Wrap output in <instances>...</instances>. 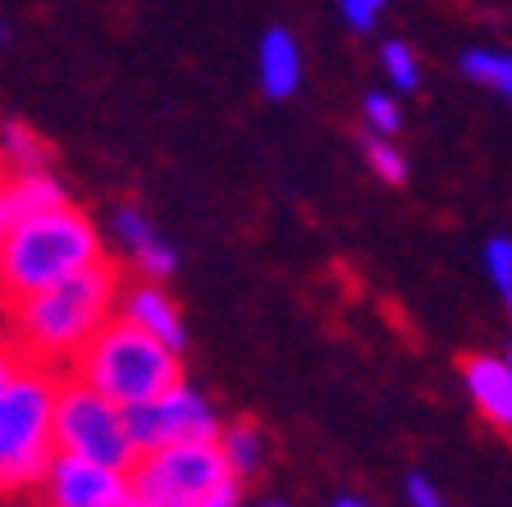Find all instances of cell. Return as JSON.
Segmentation results:
<instances>
[{"label":"cell","instance_id":"6da1fadb","mask_svg":"<svg viewBox=\"0 0 512 507\" xmlns=\"http://www.w3.org/2000/svg\"><path fill=\"white\" fill-rule=\"evenodd\" d=\"M119 288L124 284H119V270L110 261H96L78 275H64L55 284L0 307V316L10 320L5 338L23 352V361H42V366L60 370L87 348V338L96 329L115 320Z\"/></svg>","mask_w":512,"mask_h":507},{"label":"cell","instance_id":"7a4b0ae2","mask_svg":"<svg viewBox=\"0 0 512 507\" xmlns=\"http://www.w3.org/2000/svg\"><path fill=\"white\" fill-rule=\"evenodd\" d=\"M96 261H106V247L96 224L78 206H55V211L14 220L0 233V307L64 275H78Z\"/></svg>","mask_w":512,"mask_h":507},{"label":"cell","instance_id":"3957f363","mask_svg":"<svg viewBox=\"0 0 512 507\" xmlns=\"http://www.w3.org/2000/svg\"><path fill=\"white\" fill-rule=\"evenodd\" d=\"M55 393L60 370L23 361L0 393V498H32L55 457Z\"/></svg>","mask_w":512,"mask_h":507},{"label":"cell","instance_id":"277c9868","mask_svg":"<svg viewBox=\"0 0 512 507\" xmlns=\"http://www.w3.org/2000/svg\"><path fill=\"white\" fill-rule=\"evenodd\" d=\"M179 357L183 352L165 348L147 329L128 325V320H110L87 338V348L69 361V370H74V380L92 384L110 402L133 407V402H147L183 380Z\"/></svg>","mask_w":512,"mask_h":507},{"label":"cell","instance_id":"5b68a950","mask_svg":"<svg viewBox=\"0 0 512 507\" xmlns=\"http://www.w3.org/2000/svg\"><path fill=\"white\" fill-rule=\"evenodd\" d=\"M51 430H55V453L87 457V462L115 466V471H128L133 457H138L124 425V407L110 402L106 393H96L92 384L74 380V375L69 380L60 375Z\"/></svg>","mask_w":512,"mask_h":507},{"label":"cell","instance_id":"8992f818","mask_svg":"<svg viewBox=\"0 0 512 507\" xmlns=\"http://www.w3.org/2000/svg\"><path fill=\"white\" fill-rule=\"evenodd\" d=\"M224 480H238L215 439L165 444L156 453H138L128 466V489L147 507H197Z\"/></svg>","mask_w":512,"mask_h":507},{"label":"cell","instance_id":"52a82bcc","mask_svg":"<svg viewBox=\"0 0 512 507\" xmlns=\"http://www.w3.org/2000/svg\"><path fill=\"white\" fill-rule=\"evenodd\" d=\"M128 439L138 453H156L165 444H197V439H220V416H215L211 398L197 393L192 384H170L165 393L147 402L124 407Z\"/></svg>","mask_w":512,"mask_h":507},{"label":"cell","instance_id":"ba28073f","mask_svg":"<svg viewBox=\"0 0 512 507\" xmlns=\"http://www.w3.org/2000/svg\"><path fill=\"white\" fill-rule=\"evenodd\" d=\"M124 489H128V471L87 462V457L55 453L42 485L32 489V498H37V507H106Z\"/></svg>","mask_w":512,"mask_h":507},{"label":"cell","instance_id":"9c48e42d","mask_svg":"<svg viewBox=\"0 0 512 507\" xmlns=\"http://www.w3.org/2000/svg\"><path fill=\"white\" fill-rule=\"evenodd\" d=\"M119 320L156 334L160 343L174 348V352H183V343H188L179 302L160 288V279H142V284H133V288H119Z\"/></svg>","mask_w":512,"mask_h":507},{"label":"cell","instance_id":"30bf717a","mask_svg":"<svg viewBox=\"0 0 512 507\" xmlns=\"http://www.w3.org/2000/svg\"><path fill=\"white\" fill-rule=\"evenodd\" d=\"M462 384H467L471 407L480 412V421L508 434L512 430V366L503 357L476 352L462 361Z\"/></svg>","mask_w":512,"mask_h":507},{"label":"cell","instance_id":"8fae6325","mask_svg":"<svg viewBox=\"0 0 512 507\" xmlns=\"http://www.w3.org/2000/svg\"><path fill=\"white\" fill-rule=\"evenodd\" d=\"M256 87L270 101H288L302 87V46L288 28H266L256 42Z\"/></svg>","mask_w":512,"mask_h":507},{"label":"cell","instance_id":"7c38bea8","mask_svg":"<svg viewBox=\"0 0 512 507\" xmlns=\"http://www.w3.org/2000/svg\"><path fill=\"white\" fill-rule=\"evenodd\" d=\"M115 233H119V243H124L128 261L138 265L147 279H160V284H165V279L174 275L179 256H174V247L160 238V229L142 211H133V206H119V211H115Z\"/></svg>","mask_w":512,"mask_h":507},{"label":"cell","instance_id":"4fadbf2b","mask_svg":"<svg viewBox=\"0 0 512 507\" xmlns=\"http://www.w3.org/2000/svg\"><path fill=\"white\" fill-rule=\"evenodd\" d=\"M55 206H69V192L55 179L51 169H14V179L5 183V211L14 220H28V215L55 211Z\"/></svg>","mask_w":512,"mask_h":507},{"label":"cell","instance_id":"5bb4252c","mask_svg":"<svg viewBox=\"0 0 512 507\" xmlns=\"http://www.w3.org/2000/svg\"><path fill=\"white\" fill-rule=\"evenodd\" d=\"M220 453L224 462H229V471H234L238 480L256 476L261 466H266V434H261V425L252 421H234V425H220Z\"/></svg>","mask_w":512,"mask_h":507},{"label":"cell","instance_id":"9a60e30c","mask_svg":"<svg viewBox=\"0 0 512 507\" xmlns=\"http://www.w3.org/2000/svg\"><path fill=\"white\" fill-rule=\"evenodd\" d=\"M462 78L476 87H485V92L503 96L512 106V55L508 51H494V46H471V51H462L458 60Z\"/></svg>","mask_w":512,"mask_h":507},{"label":"cell","instance_id":"2e32d148","mask_svg":"<svg viewBox=\"0 0 512 507\" xmlns=\"http://www.w3.org/2000/svg\"><path fill=\"white\" fill-rule=\"evenodd\" d=\"M0 156L10 160L14 169H46L51 147L42 142L37 128H28L23 119H10V124H0Z\"/></svg>","mask_w":512,"mask_h":507},{"label":"cell","instance_id":"e0dca14e","mask_svg":"<svg viewBox=\"0 0 512 507\" xmlns=\"http://www.w3.org/2000/svg\"><path fill=\"white\" fill-rule=\"evenodd\" d=\"M362 156H366V169H371L380 183H389V188L407 183V174H412V165H407V151L398 147L394 138L366 133V138H362Z\"/></svg>","mask_w":512,"mask_h":507},{"label":"cell","instance_id":"ac0fdd59","mask_svg":"<svg viewBox=\"0 0 512 507\" xmlns=\"http://www.w3.org/2000/svg\"><path fill=\"white\" fill-rule=\"evenodd\" d=\"M380 74L389 78L394 92H416V87H421V60H416V51L403 37L380 46Z\"/></svg>","mask_w":512,"mask_h":507},{"label":"cell","instance_id":"d6986e66","mask_svg":"<svg viewBox=\"0 0 512 507\" xmlns=\"http://www.w3.org/2000/svg\"><path fill=\"white\" fill-rule=\"evenodd\" d=\"M480 261H485V275H490L494 293L512 311V238L508 233H494L490 243H485V252H480Z\"/></svg>","mask_w":512,"mask_h":507},{"label":"cell","instance_id":"ffe728a7","mask_svg":"<svg viewBox=\"0 0 512 507\" xmlns=\"http://www.w3.org/2000/svg\"><path fill=\"white\" fill-rule=\"evenodd\" d=\"M362 119H366V133H380V138H398L403 133V110H398L394 92H366Z\"/></svg>","mask_w":512,"mask_h":507},{"label":"cell","instance_id":"44dd1931","mask_svg":"<svg viewBox=\"0 0 512 507\" xmlns=\"http://www.w3.org/2000/svg\"><path fill=\"white\" fill-rule=\"evenodd\" d=\"M334 5H339L343 23H348L352 32H371L375 23H380V14H384L389 0H334Z\"/></svg>","mask_w":512,"mask_h":507},{"label":"cell","instance_id":"7402d4cb","mask_svg":"<svg viewBox=\"0 0 512 507\" xmlns=\"http://www.w3.org/2000/svg\"><path fill=\"white\" fill-rule=\"evenodd\" d=\"M403 503L407 507H448L444 489H439L430 476H421V471H412V476L403 480Z\"/></svg>","mask_w":512,"mask_h":507},{"label":"cell","instance_id":"603a6c76","mask_svg":"<svg viewBox=\"0 0 512 507\" xmlns=\"http://www.w3.org/2000/svg\"><path fill=\"white\" fill-rule=\"evenodd\" d=\"M197 507H243V480H224V485L211 489Z\"/></svg>","mask_w":512,"mask_h":507},{"label":"cell","instance_id":"cb8c5ba5","mask_svg":"<svg viewBox=\"0 0 512 507\" xmlns=\"http://www.w3.org/2000/svg\"><path fill=\"white\" fill-rule=\"evenodd\" d=\"M19 366H23V352L14 348L10 338H0V393L10 389V380L19 375Z\"/></svg>","mask_w":512,"mask_h":507},{"label":"cell","instance_id":"d4e9b609","mask_svg":"<svg viewBox=\"0 0 512 507\" xmlns=\"http://www.w3.org/2000/svg\"><path fill=\"white\" fill-rule=\"evenodd\" d=\"M5 183H10V179H5V169H0V233L10 229V211H5Z\"/></svg>","mask_w":512,"mask_h":507},{"label":"cell","instance_id":"484cf974","mask_svg":"<svg viewBox=\"0 0 512 507\" xmlns=\"http://www.w3.org/2000/svg\"><path fill=\"white\" fill-rule=\"evenodd\" d=\"M106 507H147V503H142V498L133 494V489H124V494H119L115 503H106Z\"/></svg>","mask_w":512,"mask_h":507},{"label":"cell","instance_id":"4316f807","mask_svg":"<svg viewBox=\"0 0 512 507\" xmlns=\"http://www.w3.org/2000/svg\"><path fill=\"white\" fill-rule=\"evenodd\" d=\"M334 507H371L366 498H357V494H343V498H334Z\"/></svg>","mask_w":512,"mask_h":507},{"label":"cell","instance_id":"83f0119b","mask_svg":"<svg viewBox=\"0 0 512 507\" xmlns=\"http://www.w3.org/2000/svg\"><path fill=\"white\" fill-rule=\"evenodd\" d=\"M10 42V23H0V46Z\"/></svg>","mask_w":512,"mask_h":507},{"label":"cell","instance_id":"f1b7e54d","mask_svg":"<svg viewBox=\"0 0 512 507\" xmlns=\"http://www.w3.org/2000/svg\"><path fill=\"white\" fill-rule=\"evenodd\" d=\"M503 361H508V366H512V334H508V348H503Z\"/></svg>","mask_w":512,"mask_h":507},{"label":"cell","instance_id":"f546056e","mask_svg":"<svg viewBox=\"0 0 512 507\" xmlns=\"http://www.w3.org/2000/svg\"><path fill=\"white\" fill-rule=\"evenodd\" d=\"M266 507H288V503H266Z\"/></svg>","mask_w":512,"mask_h":507}]
</instances>
